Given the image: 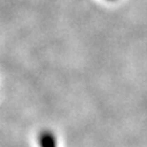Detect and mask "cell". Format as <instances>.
<instances>
[{
  "label": "cell",
  "instance_id": "1",
  "mask_svg": "<svg viewBox=\"0 0 147 147\" xmlns=\"http://www.w3.org/2000/svg\"><path fill=\"white\" fill-rule=\"evenodd\" d=\"M40 145L41 147H57V141L51 132L45 131L40 136Z\"/></svg>",
  "mask_w": 147,
  "mask_h": 147
}]
</instances>
